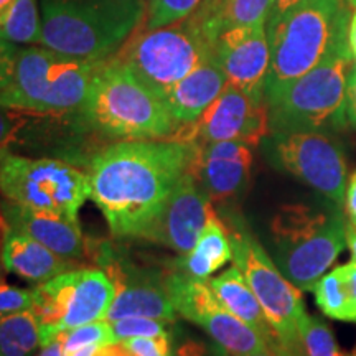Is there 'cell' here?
Listing matches in <instances>:
<instances>
[{
	"label": "cell",
	"instance_id": "cell-26",
	"mask_svg": "<svg viewBox=\"0 0 356 356\" xmlns=\"http://www.w3.org/2000/svg\"><path fill=\"white\" fill-rule=\"evenodd\" d=\"M0 35L12 43L42 42V13L38 12L37 0H15L0 20Z\"/></svg>",
	"mask_w": 356,
	"mask_h": 356
},
{
	"label": "cell",
	"instance_id": "cell-8",
	"mask_svg": "<svg viewBox=\"0 0 356 356\" xmlns=\"http://www.w3.org/2000/svg\"><path fill=\"white\" fill-rule=\"evenodd\" d=\"M222 222L228 231L234 266L254 292L286 356H305L299 323L307 314L300 291L284 277L273 257L251 233L239 213L222 210Z\"/></svg>",
	"mask_w": 356,
	"mask_h": 356
},
{
	"label": "cell",
	"instance_id": "cell-28",
	"mask_svg": "<svg viewBox=\"0 0 356 356\" xmlns=\"http://www.w3.org/2000/svg\"><path fill=\"white\" fill-rule=\"evenodd\" d=\"M305 356H346L338 348L332 328L318 317L305 314L299 323Z\"/></svg>",
	"mask_w": 356,
	"mask_h": 356
},
{
	"label": "cell",
	"instance_id": "cell-48",
	"mask_svg": "<svg viewBox=\"0 0 356 356\" xmlns=\"http://www.w3.org/2000/svg\"><path fill=\"white\" fill-rule=\"evenodd\" d=\"M346 3H348L350 8H356V0H345Z\"/></svg>",
	"mask_w": 356,
	"mask_h": 356
},
{
	"label": "cell",
	"instance_id": "cell-49",
	"mask_svg": "<svg viewBox=\"0 0 356 356\" xmlns=\"http://www.w3.org/2000/svg\"><path fill=\"white\" fill-rule=\"evenodd\" d=\"M3 231H6V228L0 229V246H2V236H3Z\"/></svg>",
	"mask_w": 356,
	"mask_h": 356
},
{
	"label": "cell",
	"instance_id": "cell-37",
	"mask_svg": "<svg viewBox=\"0 0 356 356\" xmlns=\"http://www.w3.org/2000/svg\"><path fill=\"white\" fill-rule=\"evenodd\" d=\"M341 269H343L351 310H353V323H356V261L351 259L345 266H341Z\"/></svg>",
	"mask_w": 356,
	"mask_h": 356
},
{
	"label": "cell",
	"instance_id": "cell-17",
	"mask_svg": "<svg viewBox=\"0 0 356 356\" xmlns=\"http://www.w3.org/2000/svg\"><path fill=\"white\" fill-rule=\"evenodd\" d=\"M104 266V273L115 289L114 300L104 320L115 322L129 317H147L175 322L177 310L163 286V275L115 261L109 252Z\"/></svg>",
	"mask_w": 356,
	"mask_h": 356
},
{
	"label": "cell",
	"instance_id": "cell-31",
	"mask_svg": "<svg viewBox=\"0 0 356 356\" xmlns=\"http://www.w3.org/2000/svg\"><path fill=\"white\" fill-rule=\"evenodd\" d=\"M44 118H51V115L32 114L0 106V154L8 152L13 144L22 140L26 129Z\"/></svg>",
	"mask_w": 356,
	"mask_h": 356
},
{
	"label": "cell",
	"instance_id": "cell-14",
	"mask_svg": "<svg viewBox=\"0 0 356 356\" xmlns=\"http://www.w3.org/2000/svg\"><path fill=\"white\" fill-rule=\"evenodd\" d=\"M269 136L266 101L254 99L239 88L226 83L225 89L195 122L178 127L170 139L207 145L238 140L257 147Z\"/></svg>",
	"mask_w": 356,
	"mask_h": 356
},
{
	"label": "cell",
	"instance_id": "cell-24",
	"mask_svg": "<svg viewBox=\"0 0 356 356\" xmlns=\"http://www.w3.org/2000/svg\"><path fill=\"white\" fill-rule=\"evenodd\" d=\"M40 348V323L32 310L0 315V356H35Z\"/></svg>",
	"mask_w": 356,
	"mask_h": 356
},
{
	"label": "cell",
	"instance_id": "cell-39",
	"mask_svg": "<svg viewBox=\"0 0 356 356\" xmlns=\"http://www.w3.org/2000/svg\"><path fill=\"white\" fill-rule=\"evenodd\" d=\"M95 356H139V355H137L136 351L126 343V340H121V341H115V343L101 346V348L96 351Z\"/></svg>",
	"mask_w": 356,
	"mask_h": 356
},
{
	"label": "cell",
	"instance_id": "cell-30",
	"mask_svg": "<svg viewBox=\"0 0 356 356\" xmlns=\"http://www.w3.org/2000/svg\"><path fill=\"white\" fill-rule=\"evenodd\" d=\"M58 338L63 345L65 353L84 348V346H104L118 341L108 320H97V322L65 330L58 335Z\"/></svg>",
	"mask_w": 356,
	"mask_h": 356
},
{
	"label": "cell",
	"instance_id": "cell-41",
	"mask_svg": "<svg viewBox=\"0 0 356 356\" xmlns=\"http://www.w3.org/2000/svg\"><path fill=\"white\" fill-rule=\"evenodd\" d=\"M38 356H65L63 345H61L60 338H56V340L50 341V343L43 345L42 348H40Z\"/></svg>",
	"mask_w": 356,
	"mask_h": 356
},
{
	"label": "cell",
	"instance_id": "cell-45",
	"mask_svg": "<svg viewBox=\"0 0 356 356\" xmlns=\"http://www.w3.org/2000/svg\"><path fill=\"white\" fill-rule=\"evenodd\" d=\"M248 356H286V355H284L282 351H279V350H274V348H266V350L256 351V353L248 355Z\"/></svg>",
	"mask_w": 356,
	"mask_h": 356
},
{
	"label": "cell",
	"instance_id": "cell-25",
	"mask_svg": "<svg viewBox=\"0 0 356 356\" xmlns=\"http://www.w3.org/2000/svg\"><path fill=\"white\" fill-rule=\"evenodd\" d=\"M273 0H221L215 17L204 24V30L216 42L222 30L233 26L266 25Z\"/></svg>",
	"mask_w": 356,
	"mask_h": 356
},
{
	"label": "cell",
	"instance_id": "cell-6",
	"mask_svg": "<svg viewBox=\"0 0 356 356\" xmlns=\"http://www.w3.org/2000/svg\"><path fill=\"white\" fill-rule=\"evenodd\" d=\"M348 37L341 38L304 76L266 101L269 134H335L346 122V79L353 68Z\"/></svg>",
	"mask_w": 356,
	"mask_h": 356
},
{
	"label": "cell",
	"instance_id": "cell-7",
	"mask_svg": "<svg viewBox=\"0 0 356 356\" xmlns=\"http://www.w3.org/2000/svg\"><path fill=\"white\" fill-rule=\"evenodd\" d=\"M101 65L44 47L24 48L12 83L0 91V106L51 118L83 111Z\"/></svg>",
	"mask_w": 356,
	"mask_h": 356
},
{
	"label": "cell",
	"instance_id": "cell-32",
	"mask_svg": "<svg viewBox=\"0 0 356 356\" xmlns=\"http://www.w3.org/2000/svg\"><path fill=\"white\" fill-rule=\"evenodd\" d=\"M113 327L115 340H127V338L136 337H160V335H173L172 325L175 322H167V320L147 318V317H129L109 322Z\"/></svg>",
	"mask_w": 356,
	"mask_h": 356
},
{
	"label": "cell",
	"instance_id": "cell-15",
	"mask_svg": "<svg viewBox=\"0 0 356 356\" xmlns=\"http://www.w3.org/2000/svg\"><path fill=\"white\" fill-rule=\"evenodd\" d=\"M211 203L190 168L142 238L170 248L180 256L188 254L204 226L216 215Z\"/></svg>",
	"mask_w": 356,
	"mask_h": 356
},
{
	"label": "cell",
	"instance_id": "cell-50",
	"mask_svg": "<svg viewBox=\"0 0 356 356\" xmlns=\"http://www.w3.org/2000/svg\"><path fill=\"white\" fill-rule=\"evenodd\" d=\"M346 356H356V348H355L353 351H351V353H350V355H346Z\"/></svg>",
	"mask_w": 356,
	"mask_h": 356
},
{
	"label": "cell",
	"instance_id": "cell-2",
	"mask_svg": "<svg viewBox=\"0 0 356 356\" xmlns=\"http://www.w3.org/2000/svg\"><path fill=\"white\" fill-rule=\"evenodd\" d=\"M350 7L345 0H302L299 6L267 20L270 61L264 99L314 70L341 38L348 37Z\"/></svg>",
	"mask_w": 356,
	"mask_h": 356
},
{
	"label": "cell",
	"instance_id": "cell-44",
	"mask_svg": "<svg viewBox=\"0 0 356 356\" xmlns=\"http://www.w3.org/2000/svg\"><path fill=\"white\" fill-rule=\"evenodd\" d=\"M101 346H84V348H79L74 351H66L65 356H95L96 351Z\"/></svg>",
	"mask_w": 356,
	"mask_h": 356
},
{
	"label": "cell",
	"instance_id": "cell-19",
	"mask_svg": "<svg viewBox=\"0 0 356 356\" xmlns=\"http://www.w3.org/2000/svg\"><path fill=\"white\" fill-rule=\"evenodd\" d=\"M2 215L10 228L29 234L65 259L81 261L88 254L81 226L76 220L12 202L3 204Z\"/></svg>",
	"mask_w": 356,
	"mask_h": 356
},
{
	"label": "cell",
	"instance_id": "cell-35",
	"mask_svg": "<svg viewBox=\"0 0 356 356\" xmlns=\"http://www.w3.org/2000/svg\"><path fill=\"white\" fill-rule=\"evenodd\" d=\"M17 53L19 50L15 44L0 35V91L12 83L13 74H15Z\"/></svg>",
	"mask_w": 356,
	"mask_h": 356
},
{
	"label": "cell",
	"instance_id": "cell-23",
	"mask_svg": "<svg viewBox=\"0 0 356 356\" xmlns=\"http://www.w3.org/2000/svg\"><path fill=\"white\" fill-rule=\"evenodd\" d=\"M231 259H233V249H231L228 231L216 213L204 226L195 248L188 254L177 257L172 269L180 270L190 277L208 280L213 273L225 267Z\"/></svg>",
	"mask_w": 356,
	"mask_h": 356
},
{
	"label": "cell",
	"instance_id": "cell-12",
	"mask_svg": "<svg viewBox=\"0 0 356 356\" xmlns=\"http://www.w3.org/2000/svg\"><path fill=\"white\" fill-rule=\"evenodd\" d=\"M266 149L275 167L343 208L348 173L343 147L333 134H269Z\"/></svg>",
	"mask_w": 356,
	"mask_h": 356
},
{
	"label": "cell",
	"instance_id": "cell-21",
	"mask_svg": "<svg viewBox=\"0 0 356 356\" xmlns=\"http://www.w3.org/2000/svg\"><path fill=\"white\" fill-rule=\"evenodd\" d=\"M226 83L228 79L215 55L180 79L163 97L177 126L184 127L197 121L204 109L221 95Z\"/></svg>",
	"mask_w": 356,
	"mask_h": 356
},
{
	"label": "cell",
	"instance_id": "cell-38",
	"mask_svg": "<svg viewBox=\"0 0 356 356\" xmlns=\"http://www.w3.org/2000/svg\"><path fill=\"white\" fill-rule=\"evenodd\" d=\"M343 210L348 220V225L356 226V172L350 177L348 186H346Z\"/></svg>",
	"mask_w": 356,
	"mask_h": 356
},
{
	"label": "cell",
	"instance_id": "cell-20",
	"mask_svg": "<svg viewBox=\"0 0 356 356\" xmlns=\"http://www.w3.org/2000/svg\"><path fill=\"white\" fill-rule=\"evenodd\" d=\"M0 264L7 273L38 286L56 275L76 269L78 261L58 256L37 239L7 225L0 246Z\"/></svg>",
	"mask_w": 356,
	"mask_h": 356
},
{
	"label": "cell",
	"instance_id": "cell-42",
	"mask_svg": "<svg viewBox=\"0 0 356 356\" xmlns=\"http://www.w3.org/2000/svg\"><path fill=\"white\" fill-rule=\"evenodd\" d=\"M348 44L351 55L356 56V10L353 12V15L350 17V24H348Z\"/></svg>",
	"mask_w": 356,
	"mask_h": 356
},
{
	"label": "cell",
	"instance_id": "cell-34",
	"mask_svg": "<svg viewBox=\"0 0 356 356\" xmlns=\"http://www.w3.org/2000/svg\"><path fill=\"white\" fill-rule=\"evenodd\" d=\"M170 356H229L221 346L208 345L202 340L185 338L180 343L173 345Z\"/></svg>",
	"mask_w": 356,
	"mask_h": 356
},
{
	"label": "cell",
	"instance_id": "cell-1",
	"mask_svg": "<svg viewBox=\"0 0 356 356\" xmlns=\"http://www.w3.org/2000/svg\"><path fill=\"white\" fill-rule=\"evenodd\" d=\"M195 155L197 145L177 139L121 140L97 152L89 163V198L111 233L142 238Z\"/></svg>",
	"mask_w": 356,
	"mask_h": 356
},
{
	"label": "cell",
	"instance_id": "cell-33",
	"mask_svg": "<svg viewBox=\"0 0 356 356\" xmlns=\"http://www.w3.org/2000/svg\"><path fill=\"white\" fill-rule=\"evenodd\" d=\"M33 291L20 289L3 282L0 277V315L13 314V312L32 310Z\"/></svg>",
	"mask_w": 356,
	"mask_h": 356
},
{
	"label": "cell",
	"instance_id": "cell-9",
	"mask_svg": "<svg viewBox=\"0 0 356 356\" xmlns=\"http://www.w3.org/2000/svg\"><path fill=\"white\" fill-rule=\"evenodd\" d=\"M213 48L215 42L202 22L185 19L180 25L145 30L118 58L163 99L180 79L213 55Z\"/></svg>",
	"mask_w": 356,
	"mask_h": 356
},
{
	"label": "cell",
	"instance_id": "cell-5",
	"mask_svg": "<svg viewBox=\"0 0 356 356\" xmlns=\"http://www.w3.org/2000/svg\"><path fill=\"white\" fill-rule=\"evenodd\" d=\"M88 122L114 139H170L177 132L165 101L119 58L102 61L83 108Z\"/></svg>",
	"mask_w": 356,
	"mask_h": 356
},
{
	"label": "cell",
	"instance_id": "cell-43",
	"mask_svg": "<svg viewBox=\"0 0 356 356\" xmlns=\"http://www.w3.org/2000/svg\"><path fill=\"white\" fill-rule=\"evenodd\" d=\"M346 244L351 251V259L356 261V226L348 225L346 228Z\"/></svg>",
	"mask_w": 356,
	"mask_h": 356
},
{
	"label": "cell",
	"instance_id": "cell-27",
	"mask_svg": "<svg viewBox=\"0 0 356 356\" xmlns=\"http://www.w3.org/2000/svg\"><path fill=\"white\" fill-rule=\"evenodd\" d=\"M312 292L323 315L333 320H341V322H353V310H351L341 266L332 269L330 273H325L317 280Z\"/></svg>",
	"mask_w": 356,
	"mask_h": 356
},
{
	"label": "cell",
	"instance_id": "cell-18",
	"mask_svg": "<svg viewBox=\"0 0 356 356\" xmlns=\"http://www.w3.org/2000/svg\"><path fill=\"white\" fill-rule=\"evenodd\" d=\"M254 147L238 140L197 145L191 172L215 203H228L246 191Z\"/></svg>",
	"mask_w": 356,
	"mask_h": 356
},
{
	"label": "cell",
	"instance_id": "cell-29",
	"mask_svg": "<svg viewBox=\"0 0 356 356\" xmlns=\"http://www.w3.org/2000/svg\"><path fill=\"white\" fill-rule=\"evenodd\" d=\"M203 3L204 0H150L145 29L155 30L178 24L191 17Z\"/></svg>",
	"mask_w": 356,
	"mask_h": 356
},
{
	"label": "cell",
	"instance_id": "cell-13",
	"mask_svg": "<svg viewBox=\"0 0 356 356\" xmlns=\"http://www.w3.org/2000/svg\"><path fill=\"white\" fill-rule=\"evenodd\" d=\"M163 286L177 314L203 328L213 343L221 346L229 356H248L269 348L254 328L222 307L211 291L210 280L190 277L172 269L163 275Z\"/></svg>",
	"mask_w": 356,
	"mask_h": 356
},
{
	"label": "cell",
	"instance_id": "cell-16",
	"mask_svg": "<svg viewBox=\"0 0 356 356\" xmlns=\"http://www.w3.org/2000/svg\"><path fill=\"white\" fill-rule=\"evenodd\" d=\"M213 55L226 79L254 99H264L270 50L266 25L233 26L218 35Z\"/></svg>",
	"mask_w": 356,
	"mask_h": 356
},
{
	"label": "cell",
	"instance_id": "cell-10",
	"mask_svg": "<svg viewBox=\"0 0 356 356\" xmlns=\"http://www.w3.org/2000/svg\"><path fill=\"white\" fill-rule=\"evenodd\" d=\"M0 193L12 203L79 221L78 213L91 197V186L88 173L63 160L2 152Z\"/></svg>",
	"mask_w": 356,
	"mask_h": 356
},
{
	"label": "cell",
	"instance_id": "cell-4",
	"mask_svg": "<svg viewBox=\"0 0 356 356\" xmlns=\"http://www.w3.org/2000/svg\"><path fill=\"white\" fill-rule=\"evenodd\" d=\"M144 13L142 0H42L40 44L81 60H109Z\"/></svg>",
	"mask_w": 356,
	"mask_h": 356
},
{
	"label": "cell",
	"instance_id": "cell-47",
	"mask_svg": "<svg viewBox=\"0 0 356 356\" xmlns=\"http://www.w3.org/2000/svg\"><path fill=\"white\" fill-rule=\"evenodd\" d=\"M7 228V222H6V218H3L2 213H0V229Z\"/></svg>",
	"mask_w": 356,
	"mask_h": 356
},
{
	"label": "cell",
	"instance_id": "cell-46",
	"mask_svg": "<svg viewBox=\"0 0 356 356\" xmlns=\"http://www.w3.org/2000/svg\"><path fill=\"white\" fill-rule=\"evenodd\" d=\"M13 2H15V0H0V20L3 19V15L8 12V8L12 7Z\"/></svg>",
	"mask_w": 356,
	"mask_h": 356
},
{
	"label": "cell",
	"instance_id": "cell-51",
	"mask_svg": "<svg viewBox=\"0 0 356 356\" xmlns=\"http://www.w3.org/2000/svg\"><path fill=\"white\" fill-rule=\"evenodd\" d=\"M353 58H355V61H356V56H353Z\"/></svg>",
	"mask_w": 356,
	"mask_h": 356
},
{
	"label": "cell",
	"instance_id": "cell-36",
	"mask_svg": "<svg viewBox=\"0 0 356 356\" xmlns=\"http://www.w3.org/2000/svg\"><path fill=\"white\" fill-rule=\"evenodd\" d=\"M346 119L356 129V66L350 70L346 79Z\"/></svg>",
	"mask_w": 356,
	"mask_h": 356
},
{
	"label": "cell",
	"instance_id": "cell-11",
	"mask_svg": "<svg viewBox=\"0 0 356 356\" xmlns=\"http://www.w3.org/2000/svg\"><path fill=\"white\" fill-rule=\"evenodd\" d=\"M32 291L42 346L56 340L61 332L104 320L115 296L109 275L88 267L56 275Z\"/></svg>",
	"mask_w": 356,
	"mask_h": 356
},
{
	"label": "cell",
	"instance_id": "cell-22",
	"mask_svg": "<svg viewBox=\"0 0 356 356\" xmlns=\"http://www.w3.org/2000/svg\"><path fill=\"white\" fill-rule=\"evenodd\" d=\"M210 286L222 307H226L231 314H234L236 317L243 320L244 323H248L249 327L254 328L267 341L269 348L280 351L274 328L270 327L259 300H257L254 292L251 291V287H249V284L238 267H229L222 274L213 277L210 280Z\"/></svg>",
	"mask_w": 356,
	"mask_h": 356
},
{
	"label": "cell",
	"instance_id": "cell-40",
	"mask_svg": "<svg viewBox=\"0 0 356 356\" xmlns=\"http://www.w3.org/2000/svg\"><path fill=\"white\" fill-rule=\"evenodd\" d=\"M300 2H302V0H273V2H270L269 19H267V20L277 19V17L284 15V13L291 10V8L299 6Z\"/></svg>",
	"mask_w": 356,
	"mask_h": 356
},
{
	"label": "cell",
	"instance_id": "cell-3",
	"mask_svg": "<svg viewBox=\"0 0 356 356\" xmlns=\"http://www.w3.org/2000/svg\"><path fill=\"white\" fill-rule=\"evenodd\" d=\"M346 228V215L332 202L282 204L269 225L275 266L299 291H312L345 249Z\"/></svg>",
	"mask_w": 356,
	"mask_h": 356
}]
</instances>
